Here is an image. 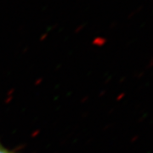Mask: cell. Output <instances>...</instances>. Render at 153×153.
<instances>
[{
	"label": "cell",
	"instance_id": "cell-1",
	"mask_svg": "<svg viewBox=\"0 0 153 153\" xmlns=\"http://www.w3.org/2000/svg\"><path fill=\"white\" fill-rule=\"evenodd\" d=\"M0 153H16L15 152L11 151L10 149L6 148L5 146H4L1 143H0Z\"/></svg>",
	"mask_w": 153,
	"mask_h": 153
}]
</instances>
